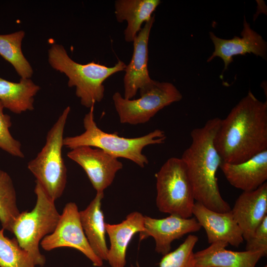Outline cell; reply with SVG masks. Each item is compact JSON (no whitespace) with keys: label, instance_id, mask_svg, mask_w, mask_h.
I'll list each match as a JSON object with an SVG mask.
<instances>
[{"label":"cell","instance_id":"ba28073f","mask_svg":"<svg viewBox=\"0 0 267 267\" xmlns=\"http://www.w3.org/2000/svg\"><path fill=\"white\" fill-rule=\"evenodd\" d=\"M137 99H127L119 92L112 96L115 110L122 124H144L171 104L180 101L182 95L173 84L152 80L139 89Z\"/></svg>","mask_w":267,"mask_h":267},{"label":"cell","instance_id":"83f0119b","mask_svg":"<svg viewBox=\"0 0 267 267\" xmlns=\"http://www.w3.org/2000/svg\"><path fill=\"white\" fill-rule=\"evenodd\" d=\"M130 267H136L134 266H133V265H131Z\"/></svg>","mask_w":267,"mask_h":267},{"label":"cell","instance_id":"277c9868","mask_svg":"<svg viewBox=\"0 0 267 267\" xmlns=\"http://www.w3.org/2000/svg\"><path fill=\"white\" fill-rule=\"evenodd\" d=\"M48 61L54 70L64 74L69 87H75V93L81 104L90 108L104 97L103 82L112 75L125 71L127 65L119 60L107 67L94 61L80 64L72 60L62 45L54 44L48 50Z\"/></svg>","mask_w":267,"mask_h":267},{"label":"cell","instance_id":"44dd1931","mask_svg":"<svg viewBox=\"0 0 267 267\" xmlns=\"http://www.w3.org/2000/svg\"><path fill=\"white\" fill-rule=\"evenodd\" d=\"M40 87L30 78H21L18 83L0 77V101L4 108L19 114L34 109V97Z\"/></svg>","mask_w":267,"mask_h":267},{"label":"cell","instance_id":"6da1fadb","mask_svg":"<svg viewBox=\"0 0 267 267\" xmlns=\"http://www.w3.org/2000/svg\"><path fill=\"white\" fill-rule=\"evenodd\" d=\"M214 145L223 162L238 164L267 149V102L249 90L221 119Z\"/></svg>","mask_w":267,"mask_h":267},{"label":"cell","instance_id":"8992f818","mask_svg":"<svg viewBox=\"0 0 267 267\" xmlns=\"http://www.w3.org/2000/svg\"><path fill=\"white\" fill-rule=\"evenodd\" d=\"M34 192L37 200L30 212L20 213L12 228L20 246L32 257L36 266L43 267L45 257L41 253L39 245L46 236L55 230L60 217L53 200L36 180Z\"/></svg>","mask_w":267,"mask_h":267},{"label":"cell","instance_id":"d4e9b609","mask_svg":"<svg viewBox=\"0 0 267 267\" xmlns=\"http://www.w3.org/2000/svg\"><path fill=\"white\" fill-rule=\"evenodd\" d=\"M198 241L197 236L188 235L176 250L163 256L159 267H195L193 249Z\"/></svg>","mask_w":267,"mask_h":267},{"label":"cell","instance_id":"4316f807","mask_svg":"<svg viewBox=\"0 0 267 267\" xmlns=\"http://www.w3.org/2000/svg\"><path fill=\"white\" fill-rule=\"evenodd\" d=\"M246 250L267 253V216L257 227L252 237L246 241Z\"/></svg>","mask_w":267,"mask_h":267},{"label":"cell","instance_id":"7c38bea8","mask_svg":"<svg viewBox=\"0 0 267 267\" xmlns=\"http://www.w3.org/2000/svg\"><path fill=\"white\" fill-rule=\"evenodd\" d=\"M209 35L215 50L207 62H210L216 57H220L224 63L223 71L226 70L233 62V57L235 55L253 53L267 59V43L260 34L251 28L245 17L241 33V37L234 36L231 39H223L217 37L212 32L209 33Z\"/></svg>","mask_w":267,"mask_h":267},{"label":"cell","instance_id":"5bb4252c","mask_svg":"<svg viewBox=\"0 0 267 267\" xmlns=\"http://www.w3.org/2000/svg\"><path fill=\"white\" fill-rule=\"evenodd\" d=\"M192 215L205 230L208 242L225 241L238 247L244 241L242 231L234 219L231 210L220 213L211 210L195 202Z\"/></svg>","mask_w":267,"mask_h":267},{"label":"cell","instance_id":"4fadbf2b","mask_svg":"<svg viewBox=\"0 0 267 267\" xmlns=\"http://www.w3.org/2000/svg\"><path fill=\"white\" fill-rule=\"evenodd\" d=\"M155 21L153 15L134 40L131 60L125 68L124 77V95L127 99L135 96L137 90L152 81L148 70V41L151 28Z\"/></svg>","mask_w":267,"mask_h":267},{"label":"cell","instance_id":"e0dca14e","mask_svg":"<svg viewBox=\"0 0 267 267\" xmlns=\"http://www.w3.org/2000/svg\"><path fill=\"white\" fill-rule=\"evenodd\" d=\"M228 245L225 241H219L194 253L195 267H255L267 254L262 251L228 250Z\"/></svg>","mask_w":267,"mask_h":267},{"label":"cell","instance_id":"9c48e42d","mask_svg":"<svg viewBox=\"0 0 267 267\" xmlns=\"http://www.w3.org/2000/svg\"><path fill=\"white\" fill-rule=\"evenodd\" d=\"M40 245L45 251L60 247H70L79 250L95 267L103 266V261L92 251L83 230L80 211L76 204L67 203L54 231L45 236Z\"/></svg>","mask_w":267,"mask_h":267},{"label":"cell","instance_id":"30bf717a","mask_svg":"<svg viewBox=\"0 0 267 267\" xmlns=\"http://www.w3.org/2000/svg\"><path fill=\"white\" fill-rule=\"evenodd\" d=\"M67 155L84 169L96 192H104L123 168L118 158L97 148L79 147L70 150Z\"/></svg>","mask_w":267,"mask_h":267},{"label":"cell","instance_id":"3957f363","mask_svg":"<svg viewBox=\"0 0 267 267\" xmlns=\"http://www.w3.org/2000/svg\"><path fill=\"white\" fill-rule=\"evenodd\" d=\"M83 125L85 132L79 135L64 137L63 146L70 150L81 146L97 148L118 159L129 160L141 168H144L149 162L142 153L143 148L149 145L162 144L166 139L165 132L160 129L134 138L124 137L116 133L105 132L95 123L94 105L85 115Z\"/></svg>","mask_w":267,"mask_h":267},{"label":"cell","instance_id":"2e32d148","mask_svg":"<svg viewBox=\"0 0 267 267\" xmlns=\"http://www.w3.org/2000/svg\"><path fill=\"white\" fill-rule=\"evenodd\" d=\"M228 182L243 191L256 190L267 180V149L238 164L222 162L220 166Z\"/></svg>","mask_w":267,"mask_h":267},{"label":"cell","instance_id":"9a60e30c","mask_svg":"<svg viewBox=\"0 0 267 267\" xmlns=\"http://www.w3.org/2000/svg\"><path fill=\"white\" fill-rule=\"evenodd\" d=\"M231 212L240 227L244 240L247 241L267 216V183L256 190L243 191L235 201Z\"/></svg>","mask_w":267,"mask_h":267},{"label":"cell","instance_id":"603a6c76","mask_svg":"<svg viewBox=\"0 0 267 267\" xmlns=\"http://www.w3.org/2000/svg\"><path fill=\"white\" fill-rule=\"evenodd\" d=\"M20 212L11 178L0 169V222L2 228L12 232L13 223Z\"/></svg>","mask_w":267,"mask_h":267},{"label":"cell","instance_id":"7402d4cb","mask_svg":"<svg viewBox=\"0 0 267 267\" xmlns=\"http://www.w3.org/2000/svg\"><path fill=\"white\" fill-rule=\"evenodd\" d=\"M25 35L23 30L0 35V55L13 66L21 78H30L33 70L22 50Z\"/></svg>","mask_w":267,"mask_h":267},{"label":"cell","instance_id":"52a82bcc","mask_svg":"<svg viewBox=\"0 0 267 267\" xmlns=\"http://www.w3.org/2000/svg\"><path fill=\"white\" fill-rule=\"evenodd\" d=\"M156 206L160 212L183 218L192 216V187L180 158L168 159L155 174Z\"/></svg>","mask_w":267,"mask_h":267},{"label":"cell","instance_id":"8fae6325","mask_svg":"<svg viewBox=\"0 0 267 267\" xmlns=\"http://www.w3.org/2000/svg\"><path fill=\"white\" fill-rule=\"evenodd\" d=\"M201 228L195 218H183L170 215L165 218L155 219L145 216L144 229L139 233V241L153 237L155 251L164 256L170 252L171 244L175 240Z\"/></svg>","mask_w":267,"mask_h":267},{"label":"cell","instance_id":"7a4b0ae2","mask_svg":"<svg viewBox=\"0 0 267 267\" xmlns=\"http://www.w3.org/2000/svg\"><path fill=\"white\" fill-rule=\"evenodd\" d=\"M221 121L215 117L202 127L193 129L191 143L180 158L186 168L194 200L211 210L224 213L231 208L219 190L216 173L222 160L214 145Z\"/></svg>","mask_w":267,"mask_h":267},{"label":"cell","instance_id":"5b68a950","mask_svg":"<svg viewBox=\"0 0 267 267\" xmlns=\"http://www.w3.org/2000/svg\"><path fill=\"white\" fill-rule=\"evenodd\" d=\"M71 108L66 107L48 132L45 144L27 167L48 196L54 201L63 193L67 168L62 156L63 134Z\"/></svg>","mask_w":267,"mask_h":267},{"label":"cell","instance_id":"ac0fdd59","mask_svg":"<svg viewBox=\"0 0 267 267\" xmlns=\"http://www.w3.org/2000/svg\"><path fill=\"white\" fill-rule=\"evenodd\" d=\"M144 216L135 211L129 214L121 222L105 223L110 247L107 261L111 267H125L128 246L132 238L144 229Z\"/></svg>","mask_w":267,"mask_h":267},{"label":"cell","instance_id":"f1b7e54d","mask_svg":"<svg viewBox=\"0 0 267 267\" xmlns=\"http://www.w3.org/2000/svg\"><path fill=\"white\" fill-rule=\"evenodd\" d=\"M267 267V266H265V267Z\"/></svg>","mask_w":267,"mask_h":267},{"label":"cell","instance_id":"ffe728a7","mask_svg":"<svg viewBox=\"0 0 267 267\" xmlns=\"http://www.w3.org/2000/svg\"><path fill=\"white\" fill-rule=\"evenodd\" d=\"M161 3L160 0H117L114 3L117 21L127 22L124 30L127 42H133L144 22L150 19L153 12Z\"/></svg>","mask_w":267,"mask_h":267},{"label":"cell","instance_id":"484cf974","mask_svg":"<svg viewBox=\"0 0 267 267\" xmlns=\"http://www.w3.org/2000/svg\"><path fill=\"white\" fill-rule=\"evenodd\" d=\"M3 109L0 101V148L13 156L23 158L24 154L21 144L11 134L9 131L12 125L11 118L4 113Z\"/></svg>","mask_w":267,"mask_h":267},{"label":"cell","instance_id":"cb8c5ba5","mask_svg":"<svg viewBox=\"0 0 267 267\" xmlns=\"http://www.w3.org/2000/svg\"><path fill=\"white\" fill-rule=\"evenodd\" d=\"M0 230V267H36L26 250L22 248L16 238L10 239Z\"/></svg>","mask_w":267,"mask_h":267},{"label":"cell","instance_id":"d6986e66","mask_svg":"<svg viewBox=\"0 0 267 267\" xmlns=\"http://www.w3.org/2000/svg\"><path fill=\"white\" fill-rule=\"evenodd\" d=\"M104 192H96L89 204L80 211L81 223L88 242L94 253L102 261H107L108 254L105 239V223L101 209Z\"/></svg>","mask_w":267,"mask_h":267}]
</instances>
